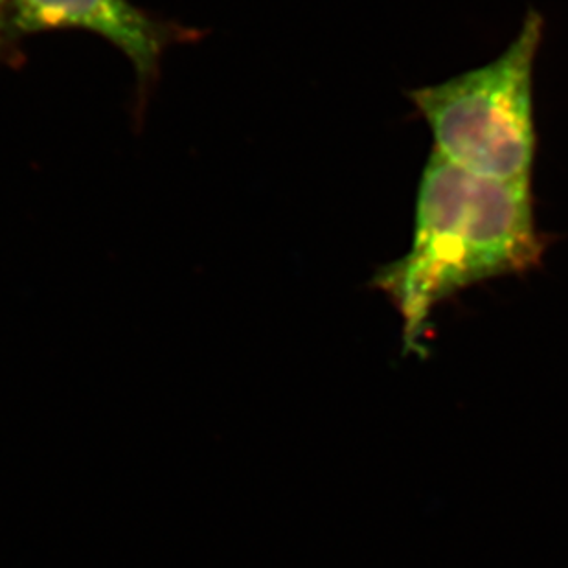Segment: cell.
Segmentation results:
<instances>
[{
  "label": "cell",
  "instance_id": "3",
  "mask_svg": "<svg viewBox=\"0 0 568 568\" xmlns=\"http://www.w3.org/2000/svg\"><path fill=\"white\" fill-rule=\"evenodd\" d=\"M61 30L100 36L128 58L136 80V120L145 113L168 49L173 44L197 43L204 38L197 28L155 16L131 0H2L0 63L17 67L24 61V39Z\"/></svg>",
  "mask_w": 568,
  "mask_h": 568
},
{
  "label": "cell",
  "instance_id": "1",
  "mask_svg": "<svg viewBox=\"0 0 568 568\" xmlns=\"http://www.w3.org/2000/svg\"><path fill=\"white\" fill-rule=\"evenodd\" d=\"M545 251L531 181L483 178L433 150L419 179L410 247L377 268L372 287L402 315L407 349H419L440 302L486 280L528 273Z\"/></svg>",
  "mask_w": 568,
  "mask_h": 568
},
{
  "label": "cell",
  "instance_id": "4",
  "mask_svg": "<svg viewBox=\"0 0 568 568\" xmlns=\"http://www.w3.org/2000/svg\"><path fill=\"white\" fill-rule=\"evenodd\" d=\"M0 2H2V0H0Z\"/></svg>",
  "mask_w": 568,
  "mask_h": 568
},
{
  "label": "cell",
  "instance_id": "2",
  "mask_svg": "<svg viewBox=\"0 0 568 568\" xmlns=\"http://www.w3.org/2000/svg\"><path fill=\"white\" fill-rule=\"evenodd\" d=\"M545 21L531 10L494 61L408 92L435 151L456 166L499 181H531L537 133L534 64Z\"/></svg>",
  "mask_w": 568,
  "mask_h": 568
}]
</instances>
